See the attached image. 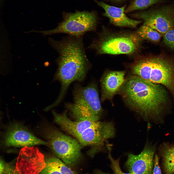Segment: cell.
Wrapping results in <instances>:
<instances>
[{"instance_id":"obj_1","label":"cell","mask_w":174,"mask_h":174,"mask_svg":"<svg viewBox=\"0 0 174 174\" xmlns=\"http://www.w3.org/2000/svg\"><path fill=\"white\" fill-rule=\"evenodd\" d=\"M118 91L128 106L146 121H162L172 105V96L164 87L135 75L126 80Z\"/></svg>"},{"instance_id":"obj_2","label":"cell","mask_w":174,"mask_h":174,"mask_svg":"<svg viewBox=\"0 0 174 174\" xmlns=\"http://www.w3.org/2000/svg\"><path fill=\"white\" fill-rule=\"evenodd\" d=\"M54 49L58 54L55 78L61 84L57 98L58 101L61 102L72 83L81 82L85 79L91 65L86 53L83 41L80 39H64L56 43Z\"/></svg>"},{"instance_id":"obj_3","label":"cell","mask_w":174,"mask_h":174,"mask_svg":"<svg viewBox=\"0 0 174 174\" xmlns=\"http://www.w3.org/2000/svg\"><path fill=\"white\" fill-rule=\"evenodd\" d=\"M131 70L134 75L164 87L174 102V57L164 53H150L139 56Z\"/></svg>"},{"instance_id":"obj_4","label":"cell","mask_w":174,"mask_h":174,"mask_svg":"<svg viewBox=\"0 0 174 174\" xmlns=\"http://www.w3.org/2000/svg\"><path fill=\"white\" fill-rule=\"evenodd\" d=\"M142 40L136 32H102L92 41L88 48L98 54H131L139 49Z\"/></svg>"},{"instance_id":"obj_5","label":"cell","mask_w":174,"mask_h":174,"mask_svg":"<svg viewBox=\"0 0 174 174\" xmlns=\"http://www.w3.org/2000/svg\"><path fill=\"white\" fill-rule=\"evenodd\" d=\"M74 102L67 107L76 121H98L102 109L96 85L76 86L73 91Z\"/></svg>"},{"instance_id":"obj_6","label":"cell","mask_w":174,"mask_h":174,"mask_svg":"<svg viewBox=\"0 0 174 174\" xmlns=\"http://www.w3.org/2000/svg\"><path fill=\"white\" fill-rule=\"evenodd\" d=\"M63 15V20L55 28L38 32L44 36L64 33L80 36H83L87 32L96 30L97 18L94 12L77 11L74 13H64Z\"/></svg>"},{"instance_id":"obj_7","label":"cell","mask_w":174,"mask_h":174,"mask_svg":"<svg viewBox=\"0 0 174 174\" xmlns=\"http://www.w3.org/2000/svg\"><path fill=\"white\" fill-rule=\"evenodd\" d=\"M43 132L49 146L65 164L73 166L79 161L81 147L76 140L50 128L44 129Z\"/></svg>"},{"instance_id":"obj_8","label":"cell","mask_w":174,"mask_h":174,"mask_svg":"<svg viewBox=\"0 0 174 174\" xmlns=\"http://www.w3.org/2000/svg\"><path fill=\"white\" fill-rule=\"evenodd\" d=\"M134 16L143 20V24L162 36L174 29V3L153 7L136 13Z\"/></svg>"},{"instance_id":"obj_9","label":"cell","mask_w":174,"mask_h":174,"mask_svg":"<svg viewBox=\"0 0 174 174\" xmlns=\"http://www.w3.org/2000/svg\"><path fill=\"white\" fill-rule=\"evenodd\" d=\"M2 143L6 147H24L39 145L49 146L48 142L37 138L24 126L16 123L7 127L3 135Z\"/></svg>"},{"instance_id":"obj_10","label":"cell","mask_w":174,"mask_h":174,"mask_svg":"<svg viewBox=\"0 0 174 174\" xmlns=\"http://www.w3.org/2000/svg\"><path fill=\"white\" fill-rule=\"evenodd\" d=\"M45 166L44 155L37 148L32 146L21 150L16 167L19 174H39Z\"/></svg>"},{"instance_id":"obj_11","label":"cell","mask_w":174,"mask_h":174,"mask_svg":"<svg viewBox=\"0 0 174 174\" xmlns=\"http://www.w3.org/2000/svg\"><path fill=\"white\" fill-rule=\"evenodd\" d=\"M155 149V145L147 143L139 154H128L125 164L130 173L132 174H153Z\"/></svg>"},{"instance_id":"obj_12","label":"cell","mask_w":174,"mask_h":174,"mask_svg":"<svg viewBox=\"0 0 174 174\" xmlns=\"http://www.w3.org/2000/svg\"><path fill=\"white\" fill-rule=\"evenodd\" d=\"M125 72L110 71L105 73L101 80V101L111 99L124 83Z\"/></svg>"},{"instance_id":"obj_13","label":"cell","mask_w":174,"mask_h":174,"mask_svg":"<svg viewBox=\"0 0 174 174\" xmlns=\"http://www.w3.org/2000/svg\"><path fill=\"white\" fill-rule=\"evenodd\" d=\"M96 2L104 10V15L108 17L113 24L120 27L135 28L142 21L130 19L125 14V6L117 7L107 4L102 1Z\"/></svg>"},{"instance_id":"obj_14","label":"cell","mask_w":174,"mask_h":174,"mask_svg":"<svg viewBox=\"0 0 174 174\" xmlns=\"http://www.w3.org/2000/svg\"><path fill=\"white\" fill-rule=\"evenodd\" d=\"M159 149L165 174H174V145L163 143Z\"/></svg>"},{"instance_id":"obj_15","label":"cell","mask_w":174,"mask_h":174,"mask_svg":"<svg viewBox=\"0 0 174 174\" xmlns=\"http://www.w3.org/2000/svg\"><path fill=\"white\" fill-rule=\"evenodd\" d=\"M136 33L142 40H147L154 43L159 42L163 36L158 31L144 24Z\"/></svg>"},{"instance_id":"obj_16","label":"cell","mask_w":174,"mask_h":174,"mask_svg":"<svg viewBox=\"0 0 174 174\" xmlns=\"http://www.w3.org/2000/svg\"><path fill=\"white\" fill-rule=\"evenodd\" d=\"M164 0H134V2L125 10V13L143 10L155 4L165 2Z\"/></svg>"},{"instance_id":"obj_17","label":"cell","mask_w":174,"mask_h":174,"mask_svg":"<svg viewBox=\"0 0 174 174\" xmlns=\"http://www.w3.org/2000/svg\"><path fill=\"white\" fill-rule=\"evenodd\" d=\"M45 166L39 174H62L55 164L52 157L45 160Z\"/></svg>"},{"instance_id":"obj_18","label":"cell","mask_w":174,"mask_h":174,"mask_svg":"<svg viewBox=\"0 0 174 174\" xmlns=\"http://www.w3.org/2000/svg\"><path fill=\"white\" fill-rule=\"evenodd\" d=\"M0 174H19L15 167L13 165L5 162L2 159L0 160Z\"/></svg>"},{"instance_id":"obj_19","label":"cell","mask_w":174,"mask_h":174,"mask_svg":"<svg viewBox=\"0 0 174 174\" xmlns=\"http://www.w3.org/2000/svg\"><path fill=\"white\" fill-rule=\"evenodd\" d=\"M107 150L109 151L108 157L111 162V167L115 174H132L130 173H125L122 172L120 166L119 159L115 160L112 156L110 147H108Z\"/></svg>"},{"instance_id":"obj_20","label":"cell","mask_w":174,"mask_h":174,"mask_svg":"<svg viewBox=\"0 0 174 174\" xmlns=\"http://www.w3.org/2000/svg\"><path fill=\"white\" fill-rule=\"evenodd\" d=\"M163 36L165 45L171 49L174 50V29L168 31Z\"/></svg>"},{"instance_id":"obj_21","label":"cell","mask_w":174,"mask_h":174,"mask_svg":"<svg viewBox=\"0 0 174 174\" xmlns=\"http://www.w3.org/2000/svg\"><path fill=\"white\" fill-rule=\"evenodd\" d=\"M153 174H162L159 164V159L158 156L155 155L154 160Z\"/></svg>"},{"instance_id":"obj_22","label":"cell","mask_w":174,"mask_h":174,"mask_svg":"<svg viewBox=\"0 0 174 174\" xmlns=\"http://www.w3.org/2000/svg\"><path fill=\"white\" fill-rule=\"evenodd\" d=\"M94 174H108L103 172L100 170H96L94 172Z\"/></svg>"},{"instance_id":"obj_23","label":"cell","mask_w":174,"mask_h":174,"mask_svg":"<svg viewBox=\"0 0 174 174\" xmlns=\"http://www.w3.org/2000/svg\"><path fill=\"white\" fill-rule=\"evenodd\" d=\"M113 0L114 1H120L121 0Z\"/></svg>"}]
</instances>
